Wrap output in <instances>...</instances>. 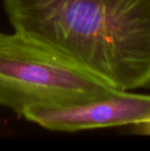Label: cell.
Segmentation results:
<instances>
[{"label": "cell", "instance_id": "6da1fadb", "mask_svg": "<svg viewBox=\"0 0 150 151\" xmlns=\"http://www.w3.org/2000/svg\"><path fill=\"white\" fill-rule=\"evenodd\" d=\"M14 31L116 90L150 88V0H2Z\"/></svg>", "mask_w": 150, "mask_h": 151}, {"label": "cell", "instance_id": "7a4b0ae2", "mask_svg": "<svg viewBox=\"0 0 150 151\" xmlns=\"http://www.w3.org/2000/svg\"><path fill=\"white\" fill-rule=\"evenodd\" d=\"M117 90L51 47L0 32V106L19 115L107 97Z\"/></svg>", "mask_w": 150, "mask_h": 151}, {"label": "cell", "instance_id": "3957f363", "mask_svg": "<svg viewBox=\"0 0 150 151\" xmlns=\"http://www.w3.org/2000/svg\"><path fill=\"white\" fill-rule=\"evenodd\" d=\"M21 116L45 129L65 133L134 126L150 120V95L117 90L104 98L66 107L32 109Z\"/></svg>", "mask_w": 150, "mask_h": 151}, {"label": "cell", "instance_id": "277c9868", "mask_svg": "<svg viewBox=\"0 0 150 151\" xmlns=\"http://www.w3.org/2000/svg\"><path fill=\"white\" fill-rule=\"evenodd\" d=\"M134 132L139 134H144V135H150V120L146 121L141 124L134 125Z\"/></svg>", "mask_w": 150, "mask_h": 151}]
</instances>
